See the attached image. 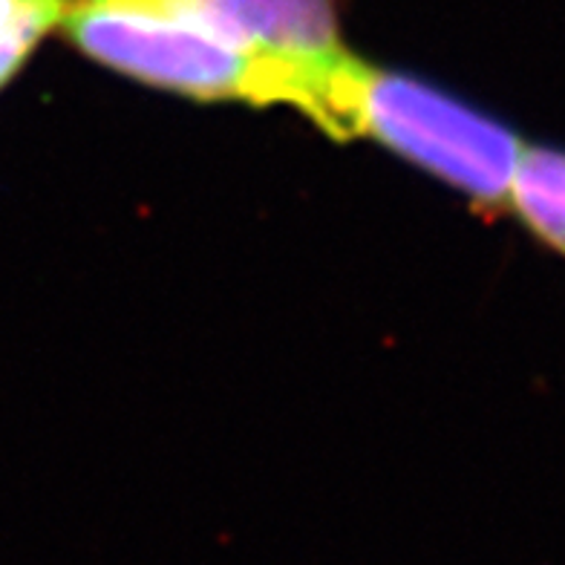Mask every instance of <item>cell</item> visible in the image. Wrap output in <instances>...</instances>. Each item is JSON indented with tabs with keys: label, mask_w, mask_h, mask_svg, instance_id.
<instances>
[{
	"label": "cell",
	"mask_w": 565,
	"mask_h": 565,
	"mask_svg": "<svg viewBox=\"0 0 565 565\" xmlns=\"http://www.w3.org/2000/svg\"><path fill=\"white\" fill-rule=\"evenodd\" d=\"M61 23L82 53L136 82L289 105L312 121L352 55L332 0H78Z\"/></svg>",
	"instance_id": "obj_1"
},
{
	"label": "cell",
	"mask_w": 565,
	"mask_h": 565,
	"mask_svg": "<svg viewBox=\"0 0 565 565\" xmlns=\"http://www.w3.org/2000/svg\"><path fill=\"white\" fill-rule=\"evenodd\" d=\"M318 127L341 141L358 136L381 141L470 196L479 209H511L513 173L525 141L433 84L350 55L332 78Z\"/></svg>",
	"instance_id": "obj_2"
},
{
	"label": "cell",
	"mask_w": 565,
	"mask_h": 565,
	"mask_svg": "<svg viewBox=\"0 0 565 565\" xmlns=\"http://www.w3.org/2000/svg\"><path fill=\"white\" fill-rule=\"evenodd\" d=\"M511 209L536 239L565 257V150L543 145L522 148Z\"/></svg>",
	"instance_id": "obj_3"
},
{
	"label": "cell",
	"mask_w": 565,
	"mask_h": 565,
	"mask_svg": "<svg viewBox=\"0 0 565 565\" xmlns=\"http://www.w3.org/2000/svg\"><path fill=\"white\" fill-rule=\"evenodd\" d=\"M67 0H0V61L26 64L41 41L61 26Z\"/></svg>",
	"instance_id": "obj_4"
}]
</instances>
